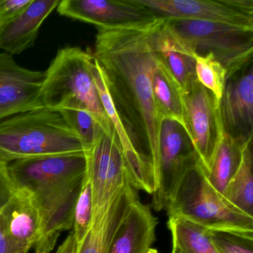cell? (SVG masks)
<instances>
[{
    "instance_id": "obj_24",
    "label": "cell",
    "mask_w": 253,
    "mask_h": 253,
    "mask_svg": "<svg viewBox=\"0 0 253 253\" xmlns=\"http://www.w3.org/2000/svg\"><path fill=\"white\" fill-rule=\"evenodd\" d=\"M68 125L78 134L85 152L94 146L104 131L94 117L83 106L59 111Z\"/></svg>"
},
{
    "instance_id": "obj_22",
    "label": "cell",
    "mask_w": 253,
    "mask_h": 253,
    "mask_svg": "<svg viewBox=\"0 0 253 253\" xmlns=\"http://www.w3.org/2000/svg\"><path fill=\"white\" fill-rule=\"evenodd\" d=\"M247 143H241L224 132L217 145L207 176L210 183L222 195L239 165L243 147Z\"/></svg>"
},
{
    "instance_id": "obj_27",
    "label": "cell",
    "mask_w": 253,
    "mask_h": 253,
    "mask_svg": "<svg viewBox=\"0 0 253 253\" xmlns=\"http://www.w3.org/2000/svg\"><path fill=\"white\" fill-rule=\"evenodd\" d=\"M92 216V193L91 185L85 176L75 206L72 228L79 244L82 243L91 229Z\"/></svg>"
},
{
    "instance_id": "obj_33",
    "label": "cell",
    "mask_w": 253,
    "mask_h": 253,
    "mask_svg": "<svg viewBox=\"0 0 253 253\" xmlns=\"http://www.w3.org/2000/svg\"><path fill=\"white\" fill-rule=\"evenodd\" d=\"M146 253H158V250H157V249L152 248V247H151V248H149V250H147V252H146Z\"/></svg>"
},
{
    "instance_id": "obj_12",
    "label": "cell",
    "mask_w": 253,
    "mask_h": 253,
    "mask_svg": "<svg viewBox=\"0 0 253 253\" xmlns=\"http://www.w3.org/2000/svg\"><path fill=\"white\" fill-rule=\"evenodd\" d=\"M45 72L17 64L12 56L0 52V121L43 109L42 93Z\"/></svg>"
},
{
    "instance_id": "obj_14",
    "label": "cell",
    "mask_w": 253,
    "mask_h": 253,
    "mask_svg": "<svg viewBox=\"0 0 253 253\" xmlns=\"http://www.w3.org/2000/svg\"><path fill=\"white\" fill-rule=\"evenodd\" d=\"M224 132L242 143L253 140V72L252 65L226 81L220 100Z\"/></svg>"
},
{
    "instance_id": "obj_8",
    "label": "cell",
    "mask_w": 253,
    "mask_h": 253,
    "mask_svg": "<svg viewBox=\"0 0 253 253\" xmlns=\"http://www.w3.org/2000/svg\"><path fill=\"white\" fill-rule=\"evenodd\" d=\"M158 17L253 29V0H137Z\"/></svg>"
},
{
    "instance_id": "obj_31",
    "label": "cell",
    "mask_w": 253,
    "mask_h": 253,
    "mask_svg": "<svg viewBox=\"0 0 253 253\" xmlns=\"http://www.w3.org/2000/svg\"><path fill=\"white\" fill-rule=\"evenodd\" d=\"M0 253H11L8 244H7L6 240L2 233L1 223H0Z\"/></svg>"
},
{
    "instance_id": "obj_6",
    "label": "cell",
    "mask_w": 253,
    "mask_h": 253,
    "mask_svg": "<svg viewBox=\"0 0 253 253\" xmlns=\"http://www.w3.org/2000/svg\"><path fill=\"white\" fill-rule=\"evenodd\" d=\"M85 177L48 180L25 189L32 193L39 214L35 253H51L62 232L72 230L75 206Z\"/></svg>"
},
{
    "instance_id": "obj_1",
    "label": "cell",
    "mask_w": 253,
    "mask_h": 253,
    "mask_svg": "<svg viewBox=\"0 0 253 253\" xmlns=\"http://www.w3.org/2000/svg\"><path fill=\"white\" fill-rule=\"evenodd\" d=\"M164 17L98 29L93 54L106 72L115 103L121 105L148 151L156 192L160 183L159 137L164 118L152 89L160 59L158 36ZM154 192V193H155Z\"/></svg>"
},
{
    "instance_id": "obj_16",
    "label": "cell",
    "mask_w": 253,
    "mask_h": 253,
    "mask_svg": "<svg viewBox=\"0 0 253 253\" xmlns=\"http://www.w3.org/2000/svg\"><path fill=\"white\" fill-rule=\"evenodd\" d=\"M60 0H32L14 18L0 26V49L14 55L33 46L42 23Z\"/></svg>"
},
{
    "instance_id": "obj_30",
    "label": "cell",
    "mask_w": 253,
    "mask_h": 253,
    "mask_svg": "<svg viewBox=\"0 0 253 253\" xmlns=\"http://www.w3.org/2000/svg\"><path fill=\"white\" fill-rule=\"evenodd\" d=\"M79 244L73 231L71 230L55 253H78Z\"/></svg>"
},
{
    "instance_id": "obj_21",
    "label": "cell",
    "mask_w": 253,
    "mask_h": 253,
    "mask_svg": "<svg viewBox=\"0 0 253 253\" xmlns=\"http://www.w3.org/2000/svg\"><path fill=\"white\" fill-rule=\"evenodd\" d=\"M253 140L247 142L242 149L241 161L229 180L223 196L234 207L253 217Z\"/></svg>"
},
{
    "instance_id": "obj_11",
    "label": "cell",
    "mask_w": 253,
    "mask_h": 253,
    "mask_svg": "<svg viewBox=\"0 0 253 253\" xmlns=\"http://www.w3.org/2000/svg\"><path fill=\"white\" fill-rule=\"evenodd\" d=\"M92 74L103 109L118 137L123 155L126 163L131 184L135 189L153 195L155 177L149 157L134 143L122 119L112 97L107 75L101 65L94 57Z\"/></svg>"
},
{
    "instance_id": "obj_18",
    "label": "cell",
    "mask_w": 253,
    "mask_h": 253,
    "mask_svg": "<svg viewBox=\"0 0 253 253\" xmlns=\"http://www.w3.org/2000/svg\"><path fill=\"white\" fill-rule=\"evenodd\" d=\"M133 186H128L112 203L109 211L100 220L91 223V229L79 244L78 253H107L112 239L133 203L139 197Z\"/></svg>"
},
{
    "instance_id": "obj_9",
    "label": "cell",
    "mask_w": 253,
    "mask_h": 253,
    "mask_svg": "<svg viewBox=\"0 0 253 253\" xmlns=\"http://www.w3.org/2000/svg\"><path fill=\"white\" fill-rule=\"evenodd\" d=\"M159 157V186L152 195V205L158 211L166 209L183 174L198 163L190 137L178 123L169 118L161 123Z\"/></svg>"
},
{
    "instance_id": "obj_2",
    "label": "cell",
    "mask_w": 253,
    "mask_h": 253,
    "mask_svg": "<svg viewBox=\"0 0 253 253\" xmlns=\"http://www.w3.org/2000/svg\"><path fill=\"white\" fill-rule=\"evenodd\" d=\"M85 154L78 134L58 112L46 108L0 121V163Z\"/></svg>"
},
{
    "instance_id": "obj_29",
    "label": "cell",
    "mask_w": 253,
    "mask_h": 253,
    "mask_svg": "<svg viewBox=\"0 0 253 253\" xmlns=\"http://www.w3.org/2000/svg\"><path fill=\"white\" fill-rule=\"evenodd\" d=\"M15 191L8 173V165L0 163V211L9 201Z\"/></svg>"
},
{
    "instance_id": "obj_20",
    "label": "cell",
    "mask_w": 253,
    "mask_h": 253,
    "mask_svg": "<svg viewBox=\"0 0 253 253\" xmlns=\"http://www.w3.org/2000/svg\"><path fill=\"white\" fill-rule=\"evenodd\" d=\"M152 89L155 103L163 118L178 123L191 139L185 112L184 93L161 54L154 72Z\"/></svg>"
},
{
    "instance_id": "obj_32",
    "label": "cell",
    "mask_w": 253,
    "mask_h": 253,
    "mask_svg": "<svg viewBox=\"0 0 253 253\" xmlns=\"http://www.w3.org/2000/svg\"><path fill=\"white\" fill-rule=\"evenodd\" d=\"M171 253H182L181 251H180V249L177 247V246L174 243L172 242V248H171Z\"/></svg>"
},
{
    "instance_id": "obj_23",
    "label": "cell",
    "mask_w": 253,
    "mask_h": 253,
    "mask_svg": "<svg viewBox=\"0 0 253 253\" xmlns=\"http://www.w3.org/2000/svg\"><path fill=\"white\" fill-rule=\"evenodd\" d=\"M169 229L171 242L182 253H218L209 229L180 217H169Z\"/></svg>"
},
{
    "instance_id": "obj_28",
    "label": "cell",
    "mask_w": 253,
    "mask_h": 253,
    "mask_svg": "<svg viewBox=\"0 0 253 253\" xmlns=\"http://www.w3.org/2000/svg\"><path fill=\"white\" fill-rule=\"evenodd\" d=\"M32 0H0V26L20 14Z\"/></svg>"
},
{
    "instance_id": "obj_5",
    "label": "cell",
    "mask_w": 253,
    "mask_h": 253,
    "mask_svg": "<svg viewBox=\"0 0 253 253\" xmlns=\"http://www.w3.org/2000/svg\"><path fill=\"white\" fill-rule=\"evenodd\" d=\"M166 19L171 30L195 54H211L224 67L226 81L252 65L253 29L201 20Z\"/></svg>"
},
{
    "instance_id": "obj_19",
    "label": "cell",
    "mask_w": 253,
    "mask_h": 253,
    "mask_svg": "<svg viewBox=\"0 0 253 253\" xmlns=\"http://www.w3.org/2000/svg\"><path fill=\"white\" fill-rule=\"evenodd\" d=\"M158 46L161 58L186 94L198 81L195 53L171 30L165 17L158 33Z\"/></svg>"
},
{
    "instance_id": "obj_7",
    "label": "cell",
    "mask_w": 253,
    "mask_h": 253,
    "mask_svg": "<svg viewBox=\"0 0 253 253\" xmlns=\"http://www.w3.org/2000/svg\"><path fill=\"white\" fill-rule=\"evenodd\" d=\"M86 176L92 193V221L102 218L119 194L131 186L125 158L115 131L103 132L85 152Z\"/></svg>"
},
{
    "instance_id": "obj_3",
    "label": "cell",
    "mask_w": 253,
    "mask_h": 253,
    "mask_svg": "<svg viewBox=\"0 0 253 253\" xmlns=\"http://www.w3.org/2000/svg\"><path fill=\"white\" fill-rule=\"evenodd\" d=\"M94 56L78 47H67L57 52L45 71L42 104L49 110L83 106L97 120L106 134L113 133L103 109L92 74Z\"/></svg>"
},
{
    "instance_id": "obj_17",
    "label": "cell",
    "mask_w": 253,
    "mask_h": 253,
    "mask_svg": "<svg viewBox=\"0 0 253 253\" xmlns=\"http://www.w3.org/2000/svg\"><path fill=\"white\" fill-rule=\"evenodd\" d=\"M158 224L150 207L138 198L118 227L107 253H146L156 239Z\"/></svg>"
},
{
    "instance_id": "obj_4",
    "label": "cell",
    "mask_w": 253,
    "mask_h": 253,
    "mask_svg": "<svg viewBox=\"0 0 253 253\" xmlns=\"http://www.w3.org/2000/svg\"><path fill=\"white\" fill-rule=\"evenodd\" d=\"M166 210L169 217H180L209 230L253 232V217L228 202L198 163L183 174Z\"/></svg>"
},
{
    "instance_id": "obj_15",
    "label": "cell",
    "mask_w": 253,
    "mask_h": 253,
    "mask_svg": "<svg viewBox=\"0 0 253 253\" xmlns=\"http://www.w3.org/2000/svg\"><path fill=\"white\" fill-rule=\"evenodd\" d=\"M2 232L11 253H28L39 234L40 220L32 193L15 189L0 211Z\"/></svg>"
},
{
    "instance_id": "obj_26",
    "label": "cell",
    "mask_w": 253,
    "mask_h": 253,
    "mask_svg": "<svg viewBox=\"0 0 253 253\" xmlns=\"http://www.w3.org/2000/svg\"><path fill=\"white\" fill-rule=\"evenodd\" d=\"M209 232L218 253H253V232L224 229Z\"/></svg>"
},
{
    "instance_id": "obj_10",
    "label": "cell",
    "mask_w": 253,
    "mask_h": 253,
    "mask_svg": "<svg viewBox=\"0 0 253 253\" xmlns=\"http://www.w3.org/2000/svg\"><path fill=\"white\" fill-rule=\"evenodd\" d=\"M184 105L198 164L207 173L224 133L220 100L197 81L184 94Z\"/></svg>"
},
{
    "instance_id": "obj_25",
    "label": "cell",
    "mask_w": 253,
    "mask_h": 253,
    "mask_svg": "<svg viewBox=\"0 0 253 253\" xmlns=\"http://www.w3.org/2000/svg\"><path fill=\"white\" fill-rule=\"evenodd\" d=\"M195 74L198 82L220 100L226 85V69L211 54H195Z\"/></svg>"
},
{
    "instance_id": "obj_13",
    "label": "cell",
    "mask_w": 253,
    "mask_h": 253,
    "mask_svg": "<svg viewBox=\"0 0 253 253\" xmlns=\"http://www.w3.org/2000/svg\"><path fill=\"white\" fill-rule=\"evenodd\" d=\"M57 9L60 15L98 29L145 23L158 17L137 0H63Z\"/></svg>"
}]
</instances>
